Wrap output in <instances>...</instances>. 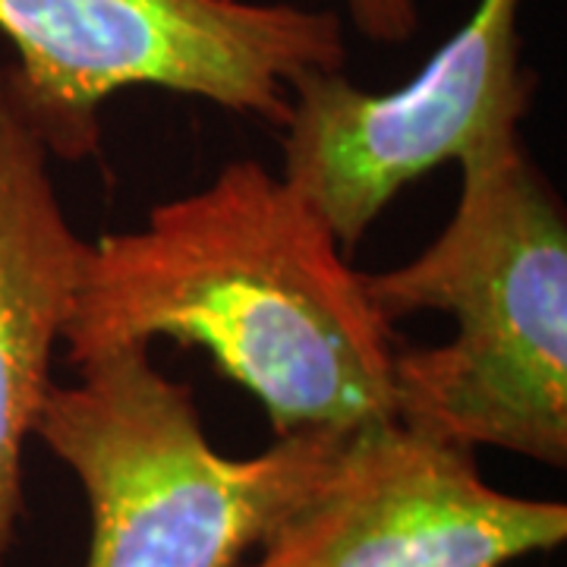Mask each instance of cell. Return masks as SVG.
<instances>
[{"label": "cell", "instance_id": "52a82bcc", "mask_svg": "<svg viewBox=\"0 0 567 567\" xmlns=\"http://www.w3.org/2000/svg\"><path fill=\"white\" fill-rule=\"evenodd\" d=\"M85 240L66 221L51 155L0 66V567L25 514L22 457L48 401Z\"/></svg>", "mask_w": 567, "mask_h": 567}, {"label": "cell", "instance_id": "8992f818", "mask_svg": "<svg viewBox=\"0 0 567 567\" xmlns=\"http://www.w3.org/2000/svg\"><path fill=\"white\" fill-rule=\"evenodd\" d=\"M565 539L561 502L495 488L473 447L372 420L240 567H507Z\"/></svg>", "mask_w": 567, "mask_h": 567}, {"label": "cell", "instance_id": "5b68a950", "mask_svg": "<svg viewBox=\"0 0 567 567\" xmlns=\"http://www.w3.org/2000/svg\"><path fill=\"white\" fill-rule=\"evenodd\" d=\"M517 20L520 0H480L398 92H365L344 70L290 82L281 177L316 205L347 256L406 183L520 136L536 73Z\"/></svg>", "mask_w": 567, "mask_h": 567}, {"label": "cell", "instance_id": "ba28073f", "mask_svg": "<svg viewBox=\"0 0 567 567\" xmlns=\"http://www.w3.org/2000/svg\"><path fill=\"white\" fill-rule=\"evenodd\" d=\"M360 35L379 44H404L416 35V0H344Z\"/></svg>", "mask_w": 567, "mask_h": 567}, {"label": "cell", "instance_id": "7a4b0ae2", "mask_svg": "<svg viewBox=\"0 0 567 567\" xmlns=\"http://www.w3.org/2000/svg\"><path fill=\"white\" fill-rule=\"evenodd\" d=\"M464 189L416 259L363 271L394 324L447 312V344L401 347L394 416L464 447L567 464V215L520 136L461 158Z\"/></svg>", "mask_w": 567, "mask_h": 567}, {"label": "cell", "instance_id": "3957f363", "mask_svg": "<svg viewBox=\"0 0 567 567\" xmlns=\"http://www.w3.org/2000/svg\"><path fill=\"white\" fill-rule=\"evenodd\" d=\"M76 375L51 385L35 439L89 502L82 567H240L350 432H297L256 457H227L205 432L193 388L158 372L148 344L104 350Z\"/></svg>", "mask_w": 567, "mask_h": 567}, {"label": "cell", "instance_id": "6da1fadb", "mask_svg": "<svg viewBox=\"0 0 567 567\" xmlns=\"http://www.w3.org/2000/svg\"><path fill=\"white\" fill-rule=\"evenodd\" d=\"M155 338L208 350L275 439L398 420L394 328L316 205L262 162L85 244L66 363Z\"/></svg>", "mask_w": 567, "mask_h": 567}, {"label": "cell", "instance_id": "277c9868", "mask_svg": "<svg viewBox=\"0 0 567 567\" xmlns=\"http://www.w3.org/2000/svg\"><path fill=\"white\" fill-rule=\"evenodd\" d=\"M13 99L51 158L102 148V107L123 89H167L281 130L290 82L344 70L331 10L252 0H0Z\"/></svg>", "mask_w": 567, "mask_h": 567}]
</instances>
